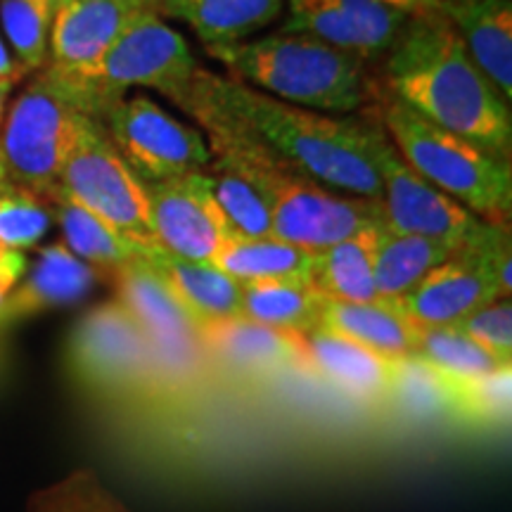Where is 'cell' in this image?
Instances as JSON below:
<instances>
[{"label":"cell","mask_w":512,"mask_h":512,"mask_svg":"<svg viewBox=\"0 0 512 512\" xmlns=\"http://www.w3.org/2000/svg\"><path fill=\"white\" fill-rule=\"evenodd\" d=\"M185 91L226 114L316 183L382 202L380 176L370 150L375 119L306 110L207 69H197Z\"/></svg>","instance_id":"3957f363"},{"label":"cell","mask_w":512,"mask_h":512,"mask_svg":"<svg viewBox=\"0 0 512 512\" xmlns=\"http://www.w3.org/2000/svg\"><path fill=\"white\" fill-rule=\"evenodd\" d=\"M17 83L12 81H3L0 79V126H3L5 121V114H8V107H10V95H12V88H15Z\"/></svg>","instance_id":"74e56055"},{"label":"cell","mask_w":512,"mask_h":512,"mask_svg":"<svg viewBox=\"0 0 512 512\" xmlns=\"http://www.w3.org/2000/svg\"><path fill=\"white\" fill-rule=\"evenodd\" d=\"M50 226L53 214L41 195L15 183L0 185V249L27 254L41 245Z\"/></svg>","instance_id":"f546056e"},{"label":"cell","mask_w":512,"mask_h":512,"mask_svg":"<svg viewBox=\"0 0 512 512\" xmlns=\"http://www.w3.org/2000/svg\"><path fill=\"white\" fill-rule=\"evenodd\" d=\"M27 76L22 67H19V62L15 60V55L10 53L8 43H5L3 34H0V79L3 81H12V83H19Z\"/></svg>","instance_id":"8d00e7d4"},{"label":"cell","mask_w":512,"mask_h":512,"mask_svg":"<svg viewBox=\"0 0 512 512\" xmlns=\"http://www.w3.org/2000/svg\"><path fill=\"white\" fill-rule=\"evenodd\" d=\"M399 363L323 328L299 335V366L358 401L392 396Z\"/></svg>","instance_id":"9a60e30c"},{"label":"cell","mask_w":512,"mask_h":512,"mask_svg":"<svg viewBox=\"0 0 512 512\" xmlns=\"http://www.w3.org/2000/svg\"><path fill=\"white\" fill-rule=\"evenodd\" d=\"M325 297L309 280L242 285V316L266 328L302 335L318 328Z\"/></svg>","instance_id":"484cf974"},{"label":"cell","mask_w":512,"mask_h":512,"mask_svg":"<svg viewBox=\"0 0 512 512\" xmlns=\"http://www.w3.org/2000/svg\"><path fill=\"white\" fill-rule=\"evenodd\" d=\"M55 5L57 0H0V34L27 74L46 69Z\"/></svg>","instance_id":"83f0119b"},{"label":"cell","mask_w":512,"mask_h":512,"mask_svg":"<svg viewBox=\"0 0 512 512\" xmlns=\"http://www.w3.org/2000/svg\"><path fill=\"white\" fill-rule=\"evenodd\" d=\"M64 366L93 399L124 403L152 396L150 342L117 299L95 306L74 325Z\"/></svg>","instance_id":"ba28073f"},{"label":"cell","mask_w":512,"mask_h":512,"mask_svg":"<svg viewBox=\"0 0 512 512\" xmlns=\"http://www.w3.org/2000/svg\"><path fill=\"white\" fill-rule=\"evenodd\" d=\"M98 124L145 185L207 171L211 152L202 131L183 124L145 93L121 98Z\"/></svg>","instance_id":"8fae6325"},{"label":"cell","mask_w":512,"mask_h":512,"mask_svg":"<svg viewBox=\"0 0 512 512\" xmlns=\"http://www.w3.org/2000/svg\"><path fill=\"white\" fill-rule=\"evenodd\" d=\"M57 190L93 211L136 245L159 247L152 235L145 183L121 159L95 119L88 121L72 155L64 162Z\"/></svg>","instance_id":"30bf717a"},{"label":"cell","mask_w":512,"mask_h":512,"mask_svg":"<svg viewBox=\"0 0 512 512\" xmlns=\"http://www.w3.org/2000/svg\"><path fill=\"white\" fill-rule=\"evenodd\" d=\"M211 368L245 380L271 377L299 366V335L273 330L247 318L223 320L202 330Z\"/></svg>","instance_id":"e0dca14e"},{"label":"cell","mask_w":512,"mask_h":512,"mask_svg":"<svg viewBox=\"0 0 512 512\" xmlns=\"http://www.w3.org/2000/svg\"><path fill=\"white\" fill-rule=\"evenodd\" d=\"M145 259L162 273L200 330L242 316V285L216 266L181 259L162 247L147 252Z\"/></svg>","instance_id":"d6986e66"},{"label":"cell","mask_w":512,"mask_h":512,"mask_svg":"<svg viewBox=\"0 0 512 512\" xmlns=\"http://www.w3.org/2000/svg\"><path fill=\"white\" fill-rule=\"evenodd\" d=\"M380 226H370L351 238L313 252L311 285L330 302H380L375 287V247Z\"/></svg>","instance_id":"603a6c76"},{"label":"cell","mask_w":512,"mask_h":512,"mask_svg":"<svg viewBox=\"0 0 512 512\" xmlns=\"http://www.w3.org/2000/svg\"><path fill=\"white\" fill-rule=\"evenodd\" d=\"M380 124L411 169L463 204L486 226L508 228L512 219L510 159L446 131L392 95L382 100Z\"/></svg>","instance_id":"5b68a950"},{"label":"cell","mask_w":512,"mask_h":512,"mask_svg":"<svg viewBox=\"0 0 512 512\" xmlns=\"http://www.w3.org/2000/svg\"><path fill=\"white\" fill-rule=\"evenodd\" d=\"M219 271L240 285L271 283V280H309L313 266L311 249L297 247L280 238H235L211 261ZM311 283V280H309Z\"/></svg>","instance_id":"d4e9b609"},{"label":"cell","mask_w":512,"mask_h":512,"mask_svg":"<svg viewBox=\"0 0 512 512\" xmlns=\"http://www.w3.org/2000/svg\"><path fill=\"white\" fill-rule=\"evenodd\" d=\"M100 278L102 273L69 252L64 242L38 249L36 261L27 266L22 280L0 306V330L38 313L81 302Z\"/></svg>","instance_id":"2e32d148"},{"label":"cell","mask_w":512,"mask_h":512,"mask_svg":"<svg viewBox=\"0 0 512 512\" xmlns=\"http://www.w3.org/2000/svg\"><path fill=\"white\" fill-rule=\"evenodd\" d=\"M145 188L157 245L181 259L211 264L233 233L223 219L207 171H192Z\"/></svg>","instance_id":"4fadbf2b"},{"label":"cell","mask_w":512,"mask_h":512,"mask_svg":"<svg viewBox=\"0 0 512 512\" xmlns=\"http://www.w3.org/2000/svg\"><path fill=\"white\" fill-rule=\"evenodd\" d=\"M458 249L422 235L396 233L382 223L375 247V287L380 302L399 304L432 268L444 264Z\"/></svg>","instance_id":"cb8c5ba5"},{"label":"cell","mask_w":512,"mask_h":512,"mask_svg":"<svg viewBox=\"0 0 512 512\" xmlns=\"http://www.w3.org/2000/svg\"><path fill=\"white\" fill-rule=\"evenodd\" d=\"M444 15L479 72L512 107V0L444 3Z\"/></svg>","instance_id":"ac0fdd59"},{"label":"cell","mask_w":512,"mask_h":512,"mask_svg":"<svg viewBox=\"0 0 512 512\" xmlns=\"http://www.w3.org/2000/svg\"><path fill=\"white\" fill-rule=\"evenodd\" d=\"M43 200L53 214V221H57L62 230L64 247L81 261H86L88 266H93L95 271H100L102 278H110L117 268L152 252V249L128 240L124 233L102 221L93 211L69 200L62 190H50Z\"/></svg>","instance_id":"7402d4cb"},{"label":"cell","mask_w":512,"mask_h":512,"mask_svg":"<svg viewBox=\"0 0 512 512\" xmlns=\"http://www.w3.org/2000/svg\"><path fill=\"white\" fill-rule=\"evenodd\" d=\"M207 55L228 69L230 79L313 112L349 117L370 95L366 62L304 34L278 31L207 48Z\"/></svg>","instance_id":"277c9868"},{"label":"cell","mask_w":512,"mask_h":512,"mask_svg":"<svg viewBox=\"0 0 512 512\" xmlns=\"http://www.w3.org/2000/svg\"><path fill=\"white\" fill-rule=\"evenodd\" d=\"M370 150L382 185L384 226L389 230L422 235L451 247L470 245L484 233V221L411 169L396 152L380 121H375Z\"/></svg>","instance_id":"7c38bea8"},{"label":"cell","mask_w":512,"mask_h":512,"mask_svg":"<svg viewBox=\"0 0 512 512\" xmlns=\"http://www.w3.org/2000/svg\"><path fill=\"white\" fill-rule=\"evenodd\" d=\"M171 102L197 121L209 145L211 164L230 169L259 192L271 211L275 238L318 252L384 223L382 202L344 195L316 183L192 93H178Z\"/></svg>","instance_id":"7a4b0ae2"},{"label":"cell","mask_w":512,"mask_h":512,"mask_svg":"<svg viewBox=\"0 0 512 512\" xmlns=\"http://www.w3.org/2000/svg\"><path fill=\"white\" fill-rule=\"evenodd\" d=\"M448 384L451 394V411L465 418L486 422V425H501L510 420L512 401V370L503 366L494 373L467 380L458 384Z\"/></svg>","instance_id":"d6a6232c"},{"label":"cell","mask_w":512,"mask_h":512,"mask_svg":"<svg viewBox=\"0 0 512 512\" xmlns=\"http://www.w3.org/2000/svg\"><path fill=\"white\" fill-rule=\"evenodd\" d=\"M510 268V226H486L477 240L432 268L396 306L418 330L458 325L482 306L510 299Z\"/></svg>","instance_id":"9c48e42d"},{"label":"cell","mask_w":512,"mask_h":512,"mask_svg":"<svg viewBox=\"0 0 512 512\" xmlns=\"http://www.w3.org/2000/svg\"><path fill=\"white\" fill-rule=\"evenodd\" d=\"M411 358H418L441 380L451 384L477 380L498 368L510 366L484 351L477 342H472L456 325L418 330V342H415V354Z\"/></svg>","instance_id":"4316f807"},{"label":"cell","mask_w":512,"mask_h":512,"mask_svg":"<svg viewBox=\"0 0 512 512\" xmlns=\"http://www.w3.org/2000/svg\"><path fill=\"white\" fill-rule=\"evenodd\" d=\"M318 328L347 337L389 361L411 358L418 342V328L403 316L399 306L387 302L347 304L325 299Z\"/></svg>","instance_id":"44dd1931"},{"label":"cell","mask_w":512,"mask_h":512,"mask_svg":"<svg viewBox=\"0 0 512 512\" xmlns=\"http://www.w3.org/2000/svg\"><path fill=\"white\" fill-rule=\"evenodd\" d=\"M285 34H304L366 62V50L335 0H287ZM368 64V62H366Z\"/></svg>","instance_id":"4dcf8cb0"},{"label":"cell","mask_w":512,"mask_h":512,"mask_svg":"<svg viewBox=\"0 0 512 512\" xmlns=\"http://www.w3.org/2000/svg\"><path fill=\"white\" fill-rule=\"evenodd\" d=\"M91 119L46 72H38L12 100L0 126L8 183L46 197Z\"/></svg>","instance_id":"52a82bcc"},{"label":"cell","mask_w":512,"mask_h":512,"mask_svg":"<svg viewBox=\"0 0 512 512\" xmlns=\"http://www.w3.org/2000/svg\"><path fill=\"white\" fill-rule=\"evenodd\" d=\"M136 10L126 0H57L46 72L64 93L91 74Z\"/></svg>","instance_id":"5bb4252c"},{"label":"cell","mask_w":512,"mask_h":512,"mask_svg":"<svg viewBox=\"0 0 512 512\" xmlns=\"http://www.w3.org/2000/svg\"><path fill=\"white\" fill-rule=\"evenodd\" d=\"M285 0H162L159 17L188 24L204 48L249 41L283 15Z\"/></svg>","instance_id":"ffe728a7"},{"label":"cell","mask_w":512,"mask_h":512,"mask_svg":"<svg viewBox=\"0 0 512 512\" xmlns=\"http://www.w3.org/2000/svg\"><path fill=\"white\" fill-rule=\"evenodd\" d=\"M200 64L188 41L157 12H136L91 74L67 95L88 117L102 114L133 88H152L174 100L188 88Z\"/></svg>","instance_id":"8992f818"},{"label":"cell","mask_w":512,"mask_h":512,"mask_svg":"<svg viewBox=\"0 0 512 512\" xmlns=\"http://www.w3.org/2000/svg\"><path fill=\"white\" fill-rule=\"evenodd\" d=\"M126 3L133 5L136 10H143V12H159L162 0H126Z\"/></svg>","instance_id":"f35d334b"},{"label":"cell","mask_w":512,"mask_h":512,"mask_svg":"<svg viewBox=\"0 0 512 512\" xmlns=\"http://www.w3.org/2000/svg\"><path fill=\"white\" fill-rule=\"evenodd\" d=\"M209 169L211 171H207V174L211 176V185H214L216 202H219L230 233L235 238H271V211L261 200L259 192L230 169H223V166L211 162Z\"/></svg>","instance_id":"f1b7e54d"},{"label":"cell","mask_w":512,"mask_h":512,"mask_svg":"<svg viewBox=\"0 0 512 512\" xmlns=\"http://www.w3.org/2000/svg\"><path fill=\"white\" fill-rule=\"evenodd\" d=\"M29 261L27 254L10 252V249H0V306H3L8 294L15 290L24 271H27Z\"/></svg>","instance_id":"e575fe53"},{"label":"cell","mask_w":512,"mask_h":512,"mask_svg":"<svg viewBox=\"0 0 512 512\" xmlns=\"http://www.w3.org/2000/svg\"><path fill=\"white\" fill-rule=\"evenodd\" d=\"M382 62L387 95L432 124L510 159V105L479 72L444 12L408 17Z\"/></svg>","instance_id":"6da1fadb"},{"label":"cell","mask_w":512,"mask_h":512,"mask_svg":"<svg viewBox=\"0 0 512 512\" xmlns=\"http://www.w3.org/2000/svg\"><path fill=\"white\" fill-rule=\"evenodd\" d=\"M8 183V171H5V159H3V152H0V185Z\"/></svg>","instance_id":"ab89813d"},{"label":"cell","mask_w":512,"mask_h":512,"mask_svg":"<svg viewBox=\"0 0 512 512\" xmlns=\"http://www.w3.org/2000/svg\"><path fill=\"white\" fill-rule=\"evenodd\" d=\"M377 3L389 5V8L403 12L408 17L434 15V12H444V0H377Z\"/></svg>","instance_id":"d590c367"},{"label":"cell","mask_w":512,"mask_h":512,"mask_svg":"<svg viewBox=\"0 0 512 512\" xmlns=\"http://www.w3.org/2000/svg\"><path fill=\"white\" fill-rule=\"evenodd\" d=\"M444 3H463V0H444Z\"/></svg>","instance_id":"60d3db41"},{"label":"cell","mask_w":512,"mask_h":512,"mask_svg":"<svg viewBox=\"0 0 512 512\" xmlns=\"http://www.w3.org/2000/svg\"><path fill=\"white\" fill-rule=\"evenodd\" d=\"M465 332L472 342H477L484 351L498 358L501 363H510L512 358V304L510 299H496V302L482 306L470 313L456 325Z\"/></svg>","instance_id":"836d02e7"},{"label":"cell","mask_w":512,"mask_h":512,"mask_svg":"<svg viewBox=\"0 0 512 512\" xmlns=\"http://www.w3.org/2000/svg\"><path fill=\"white\" fill-rule=\"evenodd\" d=\"M27 512H131L117 501L93 470H76L31 496Z\"/></svg>","instance_id":"1f68e13d"}]
</instances>
